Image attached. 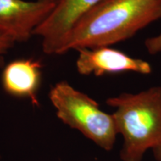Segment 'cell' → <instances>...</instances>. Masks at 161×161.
Segmentation results:
<instances>
[{"instance_id":"1","label":"cell","mask_w":161,"mask_h":161,"mask_svg":"<svg viewBox=\"0 0 161 161\" xmlns=\"http://www.w3.org/2000/svg\"><path fill=\"white\" fill-rule=\"evenodd\" d=\"M160 18L161 0H103L72 29L60 55L124 41Z\"/></svg>"},{"instance_id":"2","label":"cell","mask_w":161,"mask_h":161,"mask_svg":"<svg viewBox=\"0 0 161 161\" xmlns=\"http://www.w3.org/2000/svg\"><path fill=\"white\" fill-rule=\"evenodd\" d=\"M118 134L123 139L122 161H142L146 153L161 143V86L136 93L123 92L106 100Z\"/></svg>"},{"instance_id":"3","label":"cell","mask_w":161,"mask_h":161,"mask_svg":"<svg viewBox=\"0 0 161 161\" xmlns=\"http://www.w3.org/2000/svg\"><path fill=\"white\" fill-rule=\"evenodd\" d=\"M49 97L63 123L78 130L102 149H114L118 135L114 116L101 109L96 100L66 80L52 86Z\"/></svg>"},{"instance_id":"4","label":"cell","mask_w":161,"mask_h":161,"mask_svg":"<svg viewBox=\"0 0 161 161\" xmlns=\"http://www.w3.org/2000/svg\"><path fill=\"white\" fill-rule=\"evenodd\" d=\"M103 0H58L46 19L34 35L42 40V49L47 55H60L66 38L84 16Z\"/></svg>"},{"instance_id":"5","label":"cell","mask_w":161,"mask_h":161,"mask_svg":"<svg viewBox=\"0 0 161 161\" xmlns=\"http://www.w3.org/2000/svg\"><path fill=\"white\" fill-rule=\"evenodd\" d=\"M57 0H0V35L25 42L49 15Z\"/></svg>"},{"instance_id":"6","label":"cell","mask_w":161,"mask_h":161,"mask_svg":"<svg viewBox=\"0 0 161 161\" xmlns=\"http://www.w3.org/2000/svg\"><path fill=\"white\" fill-rule=\"evenodd\" d=\"M77 51L76 69L82 75L102 76L125 72L148 75L152 71V66L146 60L130 57L110 46L80 49Z\"/></svg>"},{"instance_id":"7","label":"cell","mask_w":161,"mask_h":161,"mask_svg":"<svg viewBox=\"0 0 161 161\" xmlns=\"http://www.w3.org/2000/svg\"><path fill=\"white\" fill-rule=\"evenodd\" d=\"M42 64L35 59H17L10 62L2 73V84L9 95L28 98L39 106L37 92L42 78Z\"/></svg>"},{"instance_id":"8","label":"cell","mask_w":161,"mask_h":161,"mask_svg":"<svg viewBox=\"0 0 161 161\" xmlns=\"http://www.w3.org/2000/svg\"><path fill=\"white\" fill-rule=\"evenodd\" d=\"M145 46L151 55L161 53V33L154 37L148 38L145 42Z\"/></svg>"},{"instance_id":"9","label":"cell","mask_w":161,"mask_h":161,"mask_svg":"<svg viewBox=\"0 0 161 161\" xmlns=\"http://www.w3.org/2000/svg\"><path fill=\"white\" fill-rule=\"evenodd\" d=\"M15 43L10 38L0 35V68L3 65L4 55Z\"/></svg>"},{"instance_id":"10","label":"cell","mask_w":161,"mask_h":161,"mask_svg":"<svg viewBox=\"0 0 161 161\" xmlns=\"http://www.w3.org/2000/svg\"><path fill=\"white\" fill-rule=\"evenodd\" d=\"M152 152L154 156V158L158 161H161V143L154 147L152 149Z\"/></svg>"},{"instance_id":"11","label":"cell","mask_w":161,"mask_h":161,"mask_svg":"<svg viewBox=\"0 0 161 161\" xmlns=\"http://www.w3.org/2000/svg\"><path fill=\"white\" fill-rule=\"evenodd\" d=\"M57 1H58V0H57Z\"/></svg>"}]
</instances>
